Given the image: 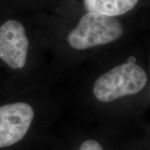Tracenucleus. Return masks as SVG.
Masks as SVG:
<instances>
[{"instance_id": "nucleus-1", "label": "nucleus", "mask_w": 150, "mask_h": 150, "mask_svg": "<svg viewBox=\"0 0 150 150\" xmlns=\"http://www.w3.org/2000/svg\"><path fill=\"white\" fill-rule=\"evenodd\" d=\"M147 82V74L141 67L125 63L99 76L94 84L93 93L97 100L109 102L138 93Z\"/></svg>"}, {"instance_id": "nucleus-2", "label": "nucleus", "mask_w": 150, "mask_h": 150, "mask_svg": "<svg viewBox=\"0 0 150 150\" xmlns=\"http://www.w3.org/2000/svg\"><path fill=\"white\" fill-rule=\"evenodd\" d=\"M122 33L123 27L117 19L89 12L82 17L67 40L72 47L85 50L117 40Z\"/></svg>"}, {"instance_id": "nucleus-3", "label": "nucleus", "mask_w": 150, "mask_h": 150, "mask_svg": "<svg viewBox=\"0 0 150 150\" xmlns=\"http://www.w3.org/2000/svg\"><path fill=\"white\" fill-rule=\"evenodd\" d=\"M33 117V108L26 103L0 106V148L20 141L29 131Z\"/></svg>"}, {"instance_id": "nucleus-4", "label": "nucleus", "mask_w": 150, "mask_h": 150, "mask_svg": "<svg viewBox=\"0 0 150 150\" xmlns=\"http://www.w3.org/2000/svg\"><path fill=\"white\" fill-rule=\"evenodd\" d=\"M29 40L23 25L8 20L0 27V59L12 69L22 68L26 63Z\"/></svg>"}, {"instance_id": "nucleus-5", "label": "nucleus", "mask_w": 150, "mask_h": 150, "mask_svg": "<svg viewBox=\"0 0 150 150\" xmlns=\"http://www.w3.org/2000/svg\"><path fill=\"white\" fill-rule=\"evenodd\" d=\"M138 0H84L90 13L114 17L123 15L136 6Z\"/></svg>"}, {"instance_id": "nucleus-6", "label": "nucleus", "mask_w": 150, "mask_h": 150, "mask_svg": "<svg viewBox=\"0 0 150 150\" xmlns=\"http://www.w3.org/2000/svg\"><path fill=\"white\" fill-rule=\"evenodd\" d=\"M79 150H104L96 140H88L81 144Z\"/></svg>"}, {"instance_id": "nucleus-7", "label": "nucleus", "mask_w": 150, "mask_h": 150, "mask_svg": "<svg viewBox=\"0 0 150 150\" xmlns=\"http://www.w3.org/2000/svg\"><path fill=\"white\" fill-rule=\"evenodd\" d=\"M136 61V59L134 56H129L127 59V63H129V64H135Z\"/></svg>"}]
</instances>
